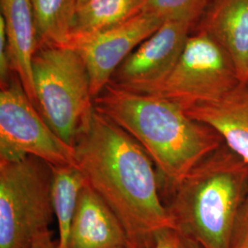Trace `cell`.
Listing matches in <instances>:
<instances>
[{
    "label": "cell",
    "instance_id": "4",
    "mask_svg": "<svg viewBox=\"0 0 248 248\" xmlns=\"http://www.w3.org/2000/svg\"><path fill=\"white\" fill-rule=\"evenodd\" d=\"M37 108L64 142L75 146L95 111L88 68L70 46L39 45L32 61Z\"/></svg>",
    "mask_w": 248,
    "mask_h": 248
},
{
    "label": "cell",
    "instance_id": "10",
    "mask_svg": "<svg viewBox=\"0 0 248 248\" xmlns=\"http://www.w3.org/2000/svg\"><path fill=\"white\" fill-rule=\"evenodd\" d=\"M202 16L199 30L222 47L248 86V0H213Z\"/></svg>",
    "mask_w": 248,
    "mask_h": 248
},
{
    "label": "cell",
    "instance_id": "7",
    "mask_svg": "<svg viewBox=\"0 0 248 248\" xmlns=\"http://www.w3.org/2000/svg\"><path fill=\"white\" fill-rule=\"evenodd\" d=\"M34 156L51 167L76 166V149L45 121L13 75L0 90V160Z\"/></svg>",
    "mask_w": 248,
    "mask_h": 248
},
{
    "label": "cell",
    "instance_id": "19",
    "mask_svg": "<svg viewBox=\"0 0 248 248\" xmlns=\"http://www.w3.org/2000/svg\"><path fill=\"white\" fill-rule=\"evenodd\" d=\"M230 248H248V191L235 220Z\"/></svg>",
    "mask_w": 248,
    "mask_h": 248
},
{
    "label": "cell",
    "instance_id": "9",
    "mask_svg": "<svg viewBox=\"0 0 248 248\" xmlns=\"http://www.w3.org/2000/svg\"><path fill=\"white\" fill-rule=\"evenodd\" d=\"M163 23L152 15L139 12L117 26L72 40L67 46L79 53L88 68L93 98L110 83L124 60Z\"/></svg>",
    "mask_w": 248,
    "mask_h": 248
},
{
    "label": "cell",
    "instance_id": "15",
    "mask_svg": "<svg viewBox=\"0 0 248 248\" xmlns=\"http://www.w3.org/2000/svg\"><path fill=\"white\" fill-rule=\"evenodd\" d=\"M52 169L53 211L59 236L57 241L59 248H67L72 222L86 180L77 166L52 167Z\"/></svg>",
    "mask_w": 248,
    "mask_h": 248
},
{
    "label": "cell",
    "instance_id": "8",
    "mask_svg": "<svg viewBox=\"0 0 248 248\" xmlns=\"http://www.w3.org/2000/svg\"><path fill=\"white\" fill-rule=\"evenodd\" d=\"M194 23L165 21L116 70L110 84L140 94H153L167 79L184 50Z\"/></svg>",
    "mask_w": 248,
    "mask_h": 248
},
{
    "label": "cell",
    "instance_id": "2",
    "mask_svg": "<svg viewBox=\"0 0 248 248\" xmlns=\"http://www.w3.org/2000/svg\"><path fill=\"white\" fill-rule=\"evenodd\" d=\"M94 107L142 146L170 196L199 163L224 143L213 127L159 96L134 93L109 83L94 98Z\"/></svg>",
    "mask_w": 248,
    "mask_h": 248
},
{
    "label": "cell",
    "instance_id": "21",
    "mask_svg": "<svg viewBox=\"0 0 248 248\" xmlns=\"http://www.w3.org/2000/svg\"><path fill=\"white\" fill-rule=\"evenodd\" d=\"M31 248H59L58 241H54L51 231L45 230L37 234Z\"/></svg>",
    "mask_w": 248,
    "mask_h": 248
},
{
    "label": "cell",
    "instance_id": "11",
    "mask_svg": "<svg viewBox=\"0 0 248 248\" xmlns=\"http://www.w3.org/2000/svg\"><path fill=\"white\" fill-rule=\"evenodd\" d=\"M128 248L124 227L103 200L86 183L72 222L67 248Z\"/></svg>",
    "mask_w": 248,
    "mask_h": 248
},
{
    "label": "cell",
    "instance_id": "12",
    "mask_svg": "<svg viewBox=\"0 0 248 248\" xmlns=\"http://www.w3.org/2000/svg\"><path fill=\"white\" fill-rule=\"evenodd\" d=\"M0 9L13 73L37 108L32 61L38 48V34L31 0H0Z\"/></svg>",
    "mask_w": 248,
    "mask_h": 248
},
{
    "label": "cell",
    "instance_id": "23",
    "mask_svg": "<svg viewBox=\"0 0 248 248\" xmlns=\"http://www.w3.org/2000/svg\"></svg>",
    "mask_w": 248,
    "mask_h": 248
},
{
    "label": "cell",
    "instance_id": "20",
    "mask_svg": "<svg viewBox=\"0 0 248 248\" xmlns=\"http://www.w3.org/2000/svg\"><path fill=\"white\" fill-rule=\"evenodd\" d=\"M15 75L9 54V41L3 18L0 17V85L5 87Z\"/></svg>",
    "mask_w": 248,
    "mask_h": 248
},
{
    "label": "cell",
    "instance_id": "5",
    "mask_svg": "<svg viewBox=\"0 0 248 248\" xmlns=\"http://www.w3.org/2000/svg\"><path fill=\"white\" fill-rule=\"evenodd\" d=\"M53 215L52 167L34 156L0 160V248H31Z\"/></svg>",
    "mask_w": 248,
    "mask_h": 248
},
{
    "label": "cell",
    "instance_id": "18",
    "mask_svg": "<svg viewBox=\"0 0 248 248\" xmlns=\"http://www.w3.org/2000/svg\"><path fill=\"white\" fill-rule=\"evenodd\" d=\"M153 248H202L194 240L180 232L169 228L157 234Z\"/></svg>",
    "mask_w": 248,
    "mask_h": 248
},
{
    "label": "cell",
    "instance_id": "17",
    "mask_svg": "<svg viewBox=\"0 0 248 248\" xmlns=\"http://www.w3.org/2000/svg\"><path fill=\"white\" fill-rule=\"evenodd\" d=\"M213 0H143L140 12L152 15L162 22L186 19L195 24Z\"/></svg>",
    "mask_w": 248,
    "mask_h": 248
},
{
    "label": "cell",
    "instance_id": "3",
    "mask_svg": "<svg viewBox=\"0 0 248 248\" xmlns=\"http://www.w3.org/2000/svg\"><path fill=\"white\" fill-rule=\"evenodd\" d=\"M248 191V163L223 143L192 169L167 205L174 228L202 248H230Z\"/></svg>",
    "mask_w": 248,
    "mask_h": 248
},
{
    "label": "cell",
    "instance_id": "6",
    "mask_svg": "<svg viewBox=\"0 0 248 248\" xmlns=\"http://www.w3.org/2000/svg\"><path fill=\"white\" fill-rule=\"evenodd\" d=\"M240 85L228 54L205 31L198 30L188 37L167 79L150 95L167 98L186 109L215 102Z\"/></svg>",
    "mask_w": 248,
    "mask_h": 248
},
{
    "label": "cell",
    "instance_id": "16",
    "mask_svg": "<svg viewBox=\"0 0 248 248\" xmlns=\"http://www.w3.org/2000/svg\"><path fill=\"white\" fill-rule=\"evenodd\" d=\"M39 45L67 46L78 0H31Z\"/></svg>",
    "mask_w": 248,
    "mask_h": 248
},
{
    "label": "cell",
    "instance_id": "1",
    "mask_svg": "<svg viewBox=\"0 0 248 248\" xmlns=\"http://www.w3.org/2000/svg\"><path fill=\"white\" fill-rule=\"evenodd\" d=\"M75 149L76 166L120 220L128 248H153L160 232L175 229L153 161L123 128L95 109Z\"/></svg>",
    "mask_w": 248,
    "mask_h": 248
},
{
    "label": "cell",
    "instance_id": "14",
    "mask_svg": "<svg viewBox=\"0 0 248 248\" xmlns=\"http://www.w3.org/2000/svg\"><path fill=\"white\" fill-rule=\"evenodd\" d=\"M143 0H85L76 10L72 40L117 26L141 11ZM69 42V43H70Z\"/></svg>",
    "mask_w": 248,
    "mask_h": 248
},
{
    "label": "cell",
    "instance_id": "13",
    "mask_svg": "<svg viewBox=\"0 0 248 248\" xmlns=\"http://www.w3.org/2000/svg\"><path fill=\"white\" fill-rule=\"evenodd\" d=\"M184 110L213 127L231 150L248 163V86L240 85L215 102Z\"/></svg>",
    "mask_w": 248,
    "mask_h": 248
},
{
    "label": "cell",
    "instance_id": "22",
    "mask_svg": "<svg viewBox=\"0 0 248 248\" xmlns=\"http://www.w3.org/2000/svg\"><path fill=\"white\" fill-rule=\"evenodd\" d=\"M84 1H85V0H78V5H79V4H81L82 2H84Z\"/></svg>",
    "mask_w": 248,
    "mask_h": 248
}]
</instances>
